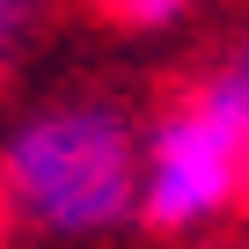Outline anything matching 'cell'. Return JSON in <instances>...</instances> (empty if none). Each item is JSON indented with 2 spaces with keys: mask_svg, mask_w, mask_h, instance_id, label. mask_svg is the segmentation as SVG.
<instances>
[{
  "mask_svg": "<svg viewBox=\"0 0 249 249\" xmlns=\"http://www.w3.org/2000/svg\"><path fill=\"white\" fill-rule=\"evenodd\" d=\"M147 140L110 103H52L22 117L0 147V198L37 234L88 242L140 220Z\"/></svg>",
  "mask_w": 249,
  "mask_h": 249,
  "instance_id": "6da1fadb",
  "label": "cell"
},
{
  "mask_svg": "<svg viewBox=\"0 0 249 249\" xmlns=\"http://www.w3.org/2000/svg\"><path fill=\"white\" fill-rule=\"evenodd\" d=\"M249 191V132L198 95L169 110L147 132V183H140V220L154 227H205Z\"/></svg>",
  "mask_w": 249,
  "mask_h": 249,
  "instance_id": "7a4b0ae2",
  "label": "cell"
},
{
  "mask_svg": "<svg viewBox=\"0 0 249 249\" xmlns=\"http://www.w3.org/2000/svg\"><path fill=\"white\" fill-rule=\"evenodd\" d=\"M198 103H205V110H220L234 132H249V44H242V52H227V59L205 73Z\"/></svg>",
  "mask_w": 249,
  "mask_h": 249,
  "instance_id": "3957f363",
  "label": "cell"
},
{
  "mask_svg": "<svg viewBox=\"0 0 249 249\" xmlns=\"http://www.w3.org/2000/svg\"><path fill=\"white\" fill-rule=\"evenodd\" d=\"M183 8L191 0H110V15L132 30H169V22H183Z\"/></svg>",
  "mask_w": 249,
  "mask_h": 249,
  "instance_id": "277c9868",
  "label": "cell"
},
{
  "mask_svg": "<svg viewBox=\"0 0 249 249\" xmlns=\"http://www.w3.org/2000/svg\"><path fill=\"white\" fill-rule=\"evenodd\" d=\"M22 15H30V0H0V44L22 30Z\"/></svg>",
  "mask_w": 249,
  "mask_h": 249,
  "instance_id": "5b68a950",
  "label": "cell"
}]
</instances>
